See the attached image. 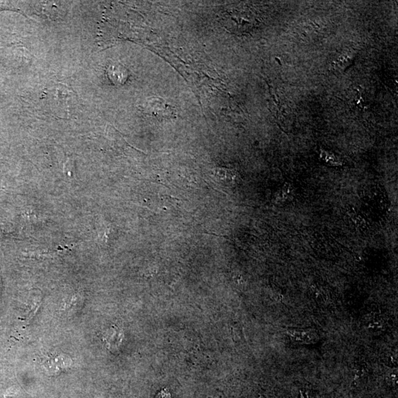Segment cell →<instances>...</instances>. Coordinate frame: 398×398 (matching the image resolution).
Instances as JSON below:
<instances>
[{
	"instance_id": "1",
	"label": "cell",
	"mask_w": 398,
	"mask_h": 398,
	"mask_svg": "<svg viewBox=\"0 0 398 398\" xmlns=\"http://www.w3.org/2000/svg\"><path fill=\"white\" fill-rule=\"evenodd\" d=\"M287 335L291 341L300 345H311L319 340V335L311 329H288Z\"/></svg>"
},
{
	"instance_id": "2",
	"label": "cell",
	"mask_w": 398,
	"mask_h": 398,
	"mask_svg": "<svg viewBox=\"0 0 398 398\" xmlns=\"http://www.w3.org/2000/svg\"><path fill=\"white\" fill-rule=\"evenodd\" d=\"M146 109L149 114L156 118H169L173 115L171 106L160 98L149 99Z\"/></svg>"
},
{
	"instance_id": "3",
	"label": "cell",
	"mask_w": 398,
	"mask_h": 398,
	"mask_svg": "<svg viewBox=\"0 0 398 398\" xmlns=\"http://www.w3.org/2000/svg\"><path fill=\"white\" fill-rule=\"evenodd\" d=\"M156 398H171V393H169L166 389H163L158 394Z\"/></svg>"
}]
</instances>
